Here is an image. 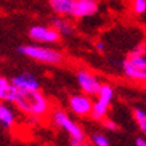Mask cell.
I'll use <instances>...</instances> for the list:
<instances>
[{"mask_svg": "<svg viewBox=\"0 0 146 146\" xmlns=\"http://www.w3.org/2000/svg\"><path fill=\"white\" fill-rule=\"evenodd\" d=\"M12 103L20 113L34 121L43 119L51 113V102L40 90L20 91L16 90Z\"/></svg>", "mask_w": 146, "mask_h": 146, "instance_id": "6da1fadb", "label": "cell"}, {"mask_svg": "<svg viewBox=\"0 0 146 146\" xmlns=\"http://www.w3.org/2000/svg\"><path fill=\"white\" fill-rule=\"evenodd\" d=\"M50 119L52 122L55 127L64 130L68 134L70 138V146H80L86 141V134L84 130L76 123L75 121L70 118V115L67 114L62 109H54L50 113Z\"/></svg>", "mask_w": 146, "mask_h": 146, "instance_id": "7a4b0ae2", "label": "cell"}, {"mask_svg": "<svg viewBox=\"0 0 146 146\" xmlns=\"http://www.w3.org/2000/svg\"><path fill=\"white\" fill-rule=\"evenodd\" d=\"M18 52L20 55L30 58L32 60L44 63V64H60L64 60V56L60 51H58L51 47H44V46H36V44H26L20 46L18 48Z\"/></svg>", "mask_w": 146, "mask_h": 146, "instance_id": "3957f363", "label": "cell"}, {"mask_svg": "<svg viewBox=\"0 0 146 146\" xmlns=\"http://www.w3.org/2000/svg\"><path fill=\"white\" fill-rule=\"evenodd\" d=\"M122 71L129 80L146 84V54H129L127 58L122 62Z\"/></svg>", "mask_w": 146, "mask_h": 146, "instance_id": "277c9868", "label": "cell"}, {"mask_svg": "<svg viewBox=\"0 0 146 146\" xmlns=\"http://www.w3.org/2000/svg\"><path fill=\"white\" fill-rule=\"evenodd\" d=\"M114 98V87L109 83H102L101 89L97 94V101L93 102V109H91V119L102 122L107 118V113L111 106V102Z\"/></svg>", "mask_w": 146, "mask_h": 146, "instance_id": "5b68a950", "label": "cell"}, {"mask_svg": "<svg viewBox=\"0 0 146 146\" xmlns=\"http://www.w3.org/2000/svg\"><path fill=\"white\" fill-rule=\"evenodd\" d=\"M76 82L79 84L80 91L89 97H97L98 91L101 89L102 82L95 74L90 72L86 68H80L76 72Z\"/></svg>", "mask_w": 146, "mask_h": 146, "instance_id": "8992f818", "label": "cell"}, {"mask_svg": "<svg viewBox=\"0 0 146 146\" xmlns=\"http://www.w3.org/2000/svg\"><path fill=\"white\" fill-rule=\"evenodd\" d=\"M93 102V97H89L83 93L74 94L68 98V107L74 115L84 118V117H90V114H91Z\"/></svg>", "mask_w": 146, "mask_h": 146, "instance_id": "52a82bcc", "label": "cell"}, {"mask_svg": "<svg viewBox=\"0 0 146 146\" xmlns=\"http://www.w3.org/2000/svg\"><path fill=\"white\" fill-rule=\"evenodd\" d=\"M28 36L36 43H58L60 35L52 27L46 26H32L28 30Z\"/></svg>", "mask_w": 146, "mask_h": 146, "instance_id": "ba28073f", "label": "cell"}, {"mask_svg": "<svg viewBox=\"0 0 146 146\" xmlns=\"http://www.w3.org/2000/svg\"><path fill=\"white\" fill-rule=\"evenodd\" d=\"M11 83L13 87L20 91H31V90H40V83L36 79L35 75H32L31 72H22L15 75L11 79Z\"/></svg>", "mask_w": 146, "mask_h": 146, "instance_id": "9c48e42d", "label": "cell"}, {"mask_svg": "<svg viewBox=\"0 0 146 146\" xmlns=\"http://www.w3.org/2000/svg\"><path fill=\"white\" fill-rule=\"evenodd\" d=\"M98 8H99V5H98L97 0H75L71 16L76 19L89 18L98 12Z\"/></svg>", "mask_w": 146, "mask_h": 146, "instance_id": "30bf717a", "label": "cell"}, {"mask_svg": "<svg viewBox=\"0 0 146 146\" xmlns=\"http://www.w3.org/2000/svg\"><path fill=\"white\" fill-rule=\"evenodd\" d=\"M16 123V113L7 102H0V125L4 129H12Z\"/></svg>", "mask_w": 146, "mask_h": 146, "instance_id": "8fae6325", "label": "cell"}, {"mask_svg": "<svg viewBox=\"0 0 146 146\" xmlns=\"http://www.w3.org/2000/svg\"><path fill=\"white\" fill-rule=\"evenodd\" d=\"M75 0H48V4L58 16H71Z\"/></svg>", "mask_w": 146, "mask_h": 146, "instance_id": "7c38bea8", "label": "cell"}, {"mask_svg": "<svg viewBox=\"0 0 146 146\" xmlns=\"http://www.w3.org/2000/svg\"><path fill=\"white\" fill-rule=\"evenodd\" d=\"M15 94H16V89L13 87L11 80L7 79L5 76L0 75V102L12 103Z\"/></svg>", "mask_w": 146, "mask_h": 146, "instance_id": "4fadbf2b", "label": "cell"}, {"mask_svg": "<svg viewBox=\"0 0 146 146\" xmlns=\"http://www.w3.org/2000/svg\"><path fill=\"white\" fill-rule=\"evenodd\" d=\"M52 28L56 30L60 36L72 35V32H74V26L66 16H55V18H52Z\"/></svg>", "mask_w": 146, "mask_h": 146, "instance_id": "5bb4252c", "label": "cell"}, {"mask_svg": "<svg viewBox=\"0 0 146 146\" xmlns=\"http://www.w3.org/2000/svg\"><path fill=\"white\" fill-rule=\"evenodd\" d=\"M133 118L137 123L138 129H139V131L146 135V110L142 107H134Z\"/></svg>", "mask_w": 146, "mask_h": 146, "instance_id": "9a60e30c", "label": "cell"}, {"mask_svg": "<svg viewBox=\"0 0 146 146\" xmlns=\"http://www.w3.org/2000/svg\"><path fill=\"white\" fill-rule=\"evenodd\" d=\"M93 146H110V141L109 138L102 133H94L91 135V142Z\"/></svg>", "mask_w": 146, "mask_h": 146, "instance_id": "2e32d148", "label": "cell"}, {"mask_svg": "<svg viewBox=\"0 0 146 146\" xmlns=\"http://www.w3.org/2000/svg\"><path fill=\"white\" fill-rule=\"evenodd\" d=\"M133 12L135 15H143L146 12V0H133Z\"/></svg>", "mask_w": 146, "mask_h": 146, "instance_id": "e0dca14e", "label": "cell"}, {"mask_svg": "<svg viewBox=\"0 0 146 146\" xmlns=\"http://www.w3.org/2000/svg\"><path fill=\"white\" fill-rule=\"evenodd\" d=\"M103 122V127L107 129V130H110V131H117L118 129H119V126L115 123L114 121H111V119H107V118H105V119L102 121Z\"/></svg>", "mask_w": 146, "mask_h": 146, "instance_id": "ac0fdd59", "label": "cell"}, {"mask_svg": "<svg viewBox=\"0 0 146 146\" xmlns=\"http://www.w3.org/2000/svg\"><path fill=\"white\" fill-rule=\"evenodd\" d=\"M95 50H97L98 52H103V51L106 50V44H105L103 42H101V40H99V42H97V43H95Z\"/></svg>", "mask_w": 146, "mask_h": 146, "instance_id": "d6986e66", "label": "cell"}, {"mask_svg": "<svg viewBox=\"0 0 146 146\" xmlns=\"http://www.w3.org/2000/svg\"><path fill=\"white\" fill-rule=\"evenodd\" d=\"M135 145L137 146H146V138L138 137L137 139H135Z\"/></svg>", "mask_w": 146, "mask_h": 146, "instance_id": "ffe728a7", "label": "cell"}, {"mask_svg": "<svg viewBox=\"0 0 146 146\" xmlns=\"http://www.w3.org/2000/svg\"><path fill=\"white\" fill-rule=\"evenodd\" d=\"M80 146H93V145H91V143H90V142L84 141V142H83V143H82V145H80Z\"/></svg>", "mask_w": 146, "mask_h": 146, "instance_id": "44dd1931", "label": "cell"}]
</instances>
